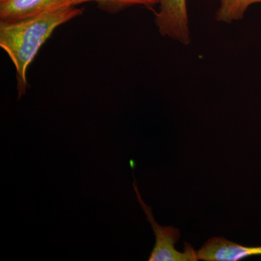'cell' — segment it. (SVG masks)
I'll return each instance as SVG.
<instances>
[{
	"instance_id": "cell-1",
	"label": "cell",
	"mask_w": 261,
	"mask_h": 261,
	"mask_svg": "<svg viewBox=\"0 0 261 261\" xmlns=\"http://www.w3.org/2000/svg\"><path fill=\"white\" fill-rule=\"evenodd\" d=\"M82 9L67 6L14 22H0V47L6 51L16 70L18 98L28 88L27 73L43 44L56 28L79 16Z\"/></svg>"
},
{
	"instance_id": "cell-2",
	"label": "cell",
	"mask_w": 261,
	"mask_h": 261,
	"mask_svg": "<svg viewBox=\"0 0 261 261\" xmlns=\"http://www.w3.org/2000/svg\"><path fill=\"white\" fill-rule=\"evenodd\" d=\"M137 200L142 210L145 211L147 221L150 223L154 236L155 244L151 252L149 261H197V251L190 244L185 243V250L179 252L175 248V245L180 238V231L173 226H163L156 222L150 207L146 205L141 197L136 181L133 183Z\"/></svg>"
},
{
	"instance_id": "cell-3",
	"label": "cell",
	"mask_w": 261,
	"mask_h": 261,
	"mask_svg": "<svg viewBox=\"0 0 261 261\" xmlns=\"http://www.w3.org/2000/svg\"><path fill=\"white\" fill-rule=\"evenodd\" d=\"M154 23L163 37L188 45L191 42L187 0H159Z\"/></svg>"
},
{
	"instance_id": "cell-4",
	"label": "cell",
	"mask_w": 261,
	"mask_h": 261,
	"mask_svg": "<svg viewBox=\"0 0 261 261\" xmlns=\"http://www.w3.org/2000/svg\"><path fill=\"white\" fill-rule=\"evenodd\" d=\"M71 5L72 0H0V22L17 21Z\"/></svg>"
},
{
	"instance_id": "cell-5",
	"label": "cell",
	"mask_w": 261,
	"mask_h": 261,
	"mask_svg": "<svg viewBox=\"0 0 261 261\" xmlns=\"http://www.w3.org/2000/svg\"><path fill=\"white\" fill-rule=\"evenodd\" d=\"M256 255H261V245L244 246L223 237L211 238L197 251L199 260L205 261H238Z\"/></svg>"
},
{
	"instance_id": "cell-6",
	"label": "cell",
	"mask_w": 261,
	"mask_h": 261,
	"mask_svg": "<svg viewBox=\"0 0 261 261\" xmlns=\"http://www.w3.org/2000/svg\"><path fill=\"white\" fill-rule=\"evenodd\" d=\"M220 7L215 18L221 23H231L242 20L250 5L260 3L261 0H219Z\"/></svg>"
},
{
	"instance_id": "cell-7",
	"label": "cell",
	"mask_w": 261,
	"mask_h": 261,
	"mask_svg": "<svg viewBox=\"0 0 261 261\" xmlns=\"http://www.w3.org/2000/svg\"><path fill=\"white\" fill-rule=\"evenodd\" d=\"M86 3H97L106 10H119L135 5L152 9L154 5L159 4V0H72V4L74 6Z\"/></svg>"
}]
</instances>
